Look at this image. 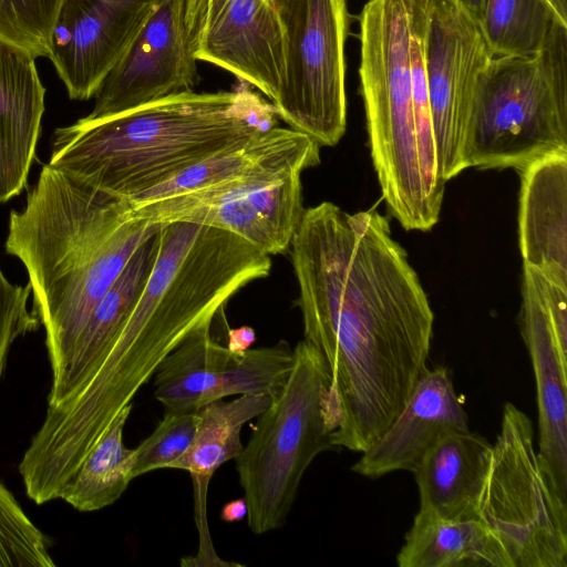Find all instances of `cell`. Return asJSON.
I'll use <instances>...</instances> for the list:
<instances>
[{"instance_id":"6da1fadb","label":"cell","mask_w":567,"mask_h":567,"mask_svg":"<svg viewBox=\"0 0 567 567\" xmlns=\"http://www.w3.org/2000/svg\"><path fill=\"white\" fill-rule=\"evenodd\" d=\"M305 340L330 374L336 447L367 450L427 368L434 312L405 249L375 209H305L289 246Z\"/></svg>"},{"instance_id":"7a4b0ae2","label":"cell","mask_w":567,"mask_h":567,"mask_svg":"<svg viewBox=\"0 0 567 567\" xmlns=\"http://www.w3.org/2000/svg\"><path fill=\"white\" fill-rule=\"evenodd\" d=\"M132 217L126 199L49 163L11 210L7 254L24 266L43 326L50 372L60 369L96 303L157 229Z\"/></svg>"},{"instance_id":"3957f363","label":"cell","mask_w":567,"mask_h":567,"mask_svg":"<svg viewBox=\"0 0 567 567\" xmlns=\"http://www.w3.org/2000/svg\"><path fill=\"white\" fill-rule=\"evenodd\" d=\"M246 82L236 91L181 92L124 113L58 127L49 164L132 200L186 168L277 126Z\"/></svg>"},{"instance_id":"277c9868","label":"cell","mask_w":567,"mask_h":567,"mask_svg":"<svg viewBox=\"0 0 567 567\" xmlns=\"http://www.w3.org/2000/svg\"><path fill=\"white\" fill-rule=\"evenodd\" d=\"M416 0H369L359 16L360 91L382 197L406 230L439 221L445 182L426 165L419 138L410 62Z\"/></svg>"},{"instance_id":"5b68a950","label":"cell","mask_w":567,"mask_h":567,"mask_svg":"<svg viewBox=\"0 0 567 567\" xmlns=\"http://www.w3.org/2000/svg\"><path fill=\"white\" fill-rule=\"evenodd\" d=\"M330 374L320 351L307 340L293 348V364L269 405L256 416L249 440L235 458L256 535L282 527L309 465L337 449Z\"/></svg>"},{"instance_id":"8992f818","label":"cell","mask_w":567,"mask_h":567,"mask_svg":"<svg viewBox=\"0 0 567 567\" xmlns=\"http://www.w3.org/2000/svg\"><path fill=\"white\" fill-rule=\"evenodd\" d=\"M567 151V24L558 21L540 50L493 56L481 81L466 167L516 168Z\"/></svg>"},{"instance_id":"52a82bcc","label":"cell","mask_w":567,"mask_h":567,"mask_svg":"<svg viewBox=\"0 0 567 567\" xmlns=\"http://www.w3.org/2000/svg\"><path fill=\"white\" fill-rule=\"evenodd\" d=\"M476 518L507 567H567V503L540 464L529 417L512 403L503 409Z\"/></svg>"},{"instance_id":"ba28073f","label":"cell","mask_w":567,"mask_h":567,"mask_svg":"<svg viewBox=\"0 0 567 567\" xmlns=\"http://www.w3.org/2000/svg\"><path fill=\"white\" fill-rule=\"evenodd\" d=\"M284 33L285 76L272 103L290 128L334 146L347 127V0H271Z\"/></svg>"},{"instance_id":"9c48e42d","label":"cell","mask_w":567,"mask_h":567,"mask_svg":"<svg viewBox=\"0 0 567 567\" xmlns=\"http://www.w3.org/2000/svg\"><path fill=\"white\" fill-rule=\"evenodd\" d=\"M302 171L271 168L142 203L130 213L151 225L190 223L239 236L265 254L289 249L305 213Z\"/></svg>"},{"instance_id":"30bf717a","label":"cell","mask_w":567,"mask_h":567,"mask_svg":"<svg viewBox=\"0 0 567 567\" xmlns=\"http://www.w3.org/2000/svg\"><path fill=\"white\" fill-rule=\"evenodd\" d=\"M493 54L478 23L453 0H429L424 66L439 172L465 171V146L482 76Z\"/></svg>"},{"instance_id":"8fae6325","label":"cell","mask_w":567,"mask_h":567,"mask_svg":"<svg viewBox=\"0 0 567 567\" xmlns=\"http://www.w3.org/2000/svg\"><path fill=\"white\" fill-rule=\"evenodd\" d=\"M207 0H162L106 75L84 121L192 91Z\"/></svg>"},{"instance_id":"7c38bea8","label":"cell","mask_w":567,"mask_h":567,"mask_svg":"<svg viewBox=\"0 0 567 567\" xmlns=\"http://www.w3.org/2000/svg\"><path fill=\"white\" fill-rule=\"evenodd\" d=\"M519 323L536 384L537 454L567 503V285L524 265Z\"/></svg>"},{"instance_id":"4fadbf2b","label":"cell","mask_w":567,"mask_h":567,"mask_svg":"<svg viewBox=\"0 0 567 567\" xmlns=\"http://www.w3.org/2000/svg\"><path fill=\"white\" fill-rule=\"evenodd\" d=\"M161 1H60L48 58L72 100L94 97Z\"/></svg>"},{"instance_id":"5bb4252c","label":"cell","mask_w":567,"mask_h":567,"mask_svg":"<svg viewBox=\"0 0 567 567\" xmlns=\"http://www.w3.org/2000/svg\"><path fill=\"white\" fill-rule=\"evenodd\" d=\"M197 59L257 87L272 103L284 76V33L271 0H207Z\"/></svg>"},{"instance_id":"9a60e30c","label":"cell","mask_w":567,"mask_h":567,"mask_svg":"<svg viewBox=\"0 0 567 567\" xmlns=\"http://www.w3.org/2000/svg\"><path fill=\"white\" fill-rule=\"evenodd\" d=\"M465 430H470L467 414L450 370L443 365L426 368L402 410L362 452L352 471L370 478L396 471L413 472L440 437Z\"/></svg>"},{"instance_id":"2e32d148","label":"cell","mask_w":567,"mask_h":567,"mask_svg":"<svg viewBox=\"0 0 567 567\" xmlns=\"http://www.w3.org/2000/svg\"><path fill=\"white\" fill-rule=\"evenodd\" d=\"M35 58L0 39V204L27 187L45 110Z\"/></svg>"},{"instance_id":"e0dca14e","label":"cell","mask_w":567,"mask_h":567,"mask_svg":"<svg viewBox=\"0 0 567 567\" xmlns=\"http://www.w3.org/2000/svg\"><path fill=\"white\" fill-rule=\"evenodd\" d=\"M159 227L135 250L114 284L94 307L63 364L51 373L44 415L61 411L79 394L122 327L154 266Z\"/></svg>"},{"instance_id":"ac0fdd59","label":"cell","mask_w":567,"mask_h":567,"mask_svg":"<svg viewBox=\"0 0 567 567\" xmlns=\"http://www.w3.org/2000/svg\"><path fill=\"white\" fill-rule=\"evenodd\" d=\"M267 394H245L225 401H212L197 410L196 436L188 452L172 470L190 474L194 486L195 522L199 549L183 566H228L214 549L207 520V492L214 473L226 462L235 460L243 450L240 432L244 424L256 419L270 403Z\"/></svg>"},{"instance_id":"d6986e66","label":"cell","mask_w":567,"mask_h":567,"mask_svg":"<svg viewBox=\"0 0 567 567\" xmlns=\"http://www.w3.org/2000/svg\"><path fill=\"white\" fill-rule=\"evenodd\" d=\"M518 246L524 265L567 285V151L520 171Z\"/></svg>"},{"instance_id":"ffe728a7","label":"cell","mask_w":567,"mask_h":567,"mask_svg":"<svg viewBox=\"0 0 567 567\" xmlns=\"http://www.w3.org/2000/svg\"><path fill=\"white\" fill-rule=\"evenodd\" d=\"M491 457L492 444L470 430L440 437L413 471L419 511L444 519L476 518Z\"/></svg>"},{"instance_id":"44dd1931","label":"cell","mask_w":567,"mask_h":567,"mask_svg":"<svg viewBox=\"0 0 567 567\" xmlns=\"http://www.w3.org/2000/svg\"><path fill=\"white\" fill-rule=\"evenodd\" d=\"M400 567H507L487 528L477 519H444L419 511L405 535Z\"/></svg>"},{"instance_id":"7402d4cb","label":"cell","mask_w":567,"mask_h":567,"mask_svg":"<svg viewBox=\"0 0 567 567\" xmlns=\"http://www.w3.org/2000/svg\"><path fill=\"white\" fill-rule=\"evenodd\" d=\"M213 320L197 327L158 365L155 399L168 412H196L214 401V392L237 355L210 334Z\"/></svg>"},{"instance_id":"603a6c76","label":"cell","mask_w":567,"mask_h":567,"mask_svg":"<svg viewBox=\"0 0 567 567\" xmlns=\"http://www.w3.org/2000/svg\"><path fill=\"white\" fill-rule=\"evenodd\" d=\"M132 408L127 404L116 414L64 491L61 499L74 509L92 513L114 504L135 478L134 449L123 441Z\"/></svg>"},{"instance_id":"cb8c5ba5","label":"cell","mask_w":567,"mask_h":567,"mask_svg":"<svg viewBox=\"0 0 567 567\" xmlns=\"http://www.w3.org/2000/svg\"><path fill=\"white\" fill-rule=\"evenodd\" d=\"M558 21L547 0H486L478 25L493 56H527Z\"/></svg>"},{"instance_id":"d4e9b609","label":"cell","mask_w":567,"mask_h":567,"mask_svg":"<svg viewBox=\"0 0 567 567\" xmlns=\"http://www.w3.org/2000/svg\"><path fill=\"white\" fill-rule=\"evenodd\" d=\"M292 364L293 348L286 340L250 348L228 365L214 392V401L245 394L272 396L285 383Z\"/></svg>"},{"instance_id":"484cf974","label":"cell","mask_w":567,"mask_h":567,"mask_svg":"<svg viewBox=\"0 0 567 567\" xmlns=\"http://www.w3.org/2000/svg\"><path fill=\"white\" fill-rule=\"evenodd\" d=\"M50 538L0 481V567H52Z\"/></svg>"},{"instance_id":"4316f807","label":"cell","mask_w":567,"mask_h":567,"mask_svg":"<svg viewBox=\"0 0 567 567\" xmlns=\"http://www.w3.org/2000/svg\"><path fill=\"white\" fill-rule=\"evenodd\" d=\"M61 0H0V39L47 56L50 35Z\"/></svg>"},{"instance_id":"83f0119b","label":"cell","mask_w":567,"mask_h":567,"mask_svg":"<svg viewBox=\"0 0 567 567\" xmlns=\"http://www.w3.org/2000/svg\"><path fill=\"white\" fill-rule=\"evenodd\" d=\"M197 425V411H166L155 430L134 449L135 478L152 471L173 468L192 446Z\"/></svg>"},{"instance_id":"f1b7e54d","label":"cell","mask_w":567,"mask_h":567,"mask_svg":"<svg viewBox=\"0 0 567 567\" xmlns=\"http://www.w3.org/2000/svg\"><path fill=\"white\" fill-rule=\"evenodd\" d=\"M30 285L11 282L0 266V379L14 342L39 329L40 321L29 310Z\"/></svg>"},{"instance_id":"f546056e","label":"cell","mask_w":567,"mask_h":567,"mask_svg":"<svg viewBox=\"0 0 567 567\" xmlns=\"http://www.w3.org/2000/svg\"><path fill=\"white\" fill-rule=\"evenodd\" d=\"M256 341V332L251 327L241 326L227 330V349L236 354H241L250 349Z\"/></svg>"},{"instance_id":"4dcf8cb0","label":"cell","mask_w":567,"mask_h":567,"mask_svg":"<svg viewBox=\"0 0 567 567\" xmlns=\"http://www.w3.org/2000/svg\"><path fill=\"white\" fill-rule=\"evenodd\" d=\"M248 506L244 496L225 503L220 509V519L225 523H238L247 517Z\"/></svg>"},{"instance_id":"1f68e13d","label":"cell","mask_w":567,"mask_h":567,"mask_svg":"<svg viewBox=\"0 0 567 567\" xmlns=\"http://www.w3.org/2000/svg\"><path fill=\"white\" fill-rule=\"evenodd\" d=\"M462 7L477 23H480L486 0H453Z\"/></svg>"},{"instance_id":"d6a6232c","label":"cell","mask_w":567,"mask_h":567,"mask_svg":"<svg viewBox=\"0 0 567 567\" xmlns=\"http://www.w3.org/2000/svg\"><path fill=\"white\" fill-rule=\"evenodd\" d=\"M558 18L567 24V0H547Z\"/></svg>"}]
</instances>
